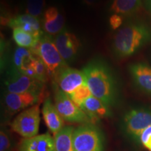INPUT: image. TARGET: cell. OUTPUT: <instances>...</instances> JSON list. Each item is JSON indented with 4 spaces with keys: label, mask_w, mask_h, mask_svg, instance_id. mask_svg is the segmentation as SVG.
I'll use <instances>...</instances> for the list:
<instances>
[{
    "label": "cell",
    "mask_w": 151,
    "mask_h": 151,
    "mask_svg": "<svg viewBox=\"0 0 151 151\" xmlns=\"http://www.w3.org/2000/svg\"><path fill=\"white\" fill-rule=\"evenodd\" d=\"M146 5L148 10L151 14V0H146Z\"/></svg>",
    "instance_id": "obj_29"
},
{
    "label": "cell",
    "mask_w": 151,
    "mask_h": 151,
    "mask_svg": "<svg viewBox=\"0 0 151 151\" xmlns=\"http://www.w3.org/2000/svg\"><path fill=\"white\" fill-rule=\"evenodd\" d=\"M53 80L59 89L67 94H71L79 87L86 83L83 70L80 71L68 66L60 71Z\"/></svg>",
    "instance_id": "obj_10"
},
{
    "label": "cell",
    "mask_w": 151,
    "mask_h": 151,
    "mask_svg": "<svg viewBox=\"0 0 151 151\" xmlns=\"http://www.w3.org/2000/svg\"><path fill=\"white\" fill-rule=\"evenodd\" d=\"M24 74L45 83L48 80V74L44 63L39 57H35L31 65L27 68Z\"/></svg>",
    "instance_id": "obj_21"
},
{
    "label": "cell",
    "mask_w": 151,
    "mask_h": 151,
    "mask_svg": "<svg viewBox=\"0 0 151 151\" xmlns=\"http://www.w3.org/2000/svg\"><path fill=\"white\" fill-rule=\"evenodd\" d=\"M11 146L12 143L9 132L4 128H1L0 132V151H9Z\"/></svg>",
    "instance_id": "obj_25"
},
{
    "label": "cell",
    "mask_w": 151,
    "mask_h": 151,
    "mask_svg": "<svg viewBox=\"0 0 151 151\" xmlns=\"http://www.w3.org/2000/svg\"><path fill=\"white\" fill-rule=\"evenodd\" d=\"M75 151H103V136L94 123H86L76 127L72 134Z\"/></svg>",
    "instance_id": "obj_5"
},
{
    "label": "cell",
    "mask_w": 151,
    "mask_h": 151,
    "mask_svg": "<svg viewBox=\"0 0 151 151\" xmlns=\"http://www.w3.org/2000/svg\"><path fill=\"white\" fill-rule=\"evenodd\" d=\"M151 126V107L138 106L128 110L122 120V128L133 141L140 142L142 132Z\"/></svg>",
    "instance_id": "obj_4"
},
{
    "label": "cell",
    "mask_w": 151,
    "mask_h": 151,
    "mask_svg": "<svg viewBox=\"0 0 151 151\" xmlns=\"http://www.w3.org/2000/svg\"><path fill=\"white\" fill-rule=\"evenodd\" d=\"M86 83L92 96L109 106L116 103L118 87L113 73L102 62L94 60L83 69Z\"/></svg>",
    "instance_id": "obj_2"
},
{
    "label": "cell",
    "mask_w": 151,
    "mask_h": 151,
    "mask_svg": "<svg viewBox=\"0 0 151 151\" xmlns=\"http://www.w3.org/2000/svg\"><path fill=\"white\" fill-rule=\"evenodd\" d=\"M123 22V17L118 14H114L110 17L109 23L113 29H117L120 27Z\"/></svg>",
    "instance_id": "obj_27"
},
{
    "label": "cell",
    "mask_w": 151,
    "mask_h": 151,
    "mask_svg": "<svg viewBox=\"0 0 151 151\" xmlns=\"http://www.w3.org/2000/svg\"><path fill=\"white\" fill-rule=\"evenodd\" d=\"M42 115L45 123L53 136L65 127V120L60 116L50 98H46L43 104Z\"/></svg>",
    "instance_id": "obj_15"
},
{
    "label": "cell",
    "mask_w": 151,
    "mask_h": 151,
    "mask_svg": "<svg viewBox=\"0 0 151 151\" xmlns=\"http://www.w3.org/2000/svg\"><path fill=\"white\" fill-rule=\"evenodd\" d=\"M150 41V26L140 19L130 20L115 35L113 50L118 58H128L137 53Z\"/></svg>",
    "instance_id": "obj_1"
},
{
    "label": "cell",
    "mask_w": 151,
    "mask_h": 151,
    "mask_svg": "<svg viewBox=\"0 0 151 151\" xmlns=\"http://www.w3.org/2000/svg\"><path fill=\"white\" fill-rule=\"evenodd\" d=\"M44 83L17 71H10L5 81L6 92L42 94Z\"/></svg>",
    "instance_id": "obj_8"
},
{
    "label": "cell",
    "mask_w": 151,
    "mask_h": 151,
    "mask_svg": "<svg viewBox=\"0 0 151 151\" xmlns=\"http://www.w3.org/2000/svg\"><path fill=\"white\" fill-rule=\"evenodd\" d=\"M129 71L138 89L151 96V68L143 62H137L130 65Z\"/></svg>",
    "instance_id": "obj_12"
},
{
    "label": "cell",
    "mask_w": 151,
    "mask_h": 151,
    "mask_svg": "<svg viewBox=\"0 0 151 151\" xmlns=\"http://www.w3.org/2000/svg\"><path fill=\"white\" fill-rule=\"evenodd\" d=\"M40 121V109L37 104L19 113L11 122V127L23 139H27L38 135Z\"/></svg>",
    "instance_id": "obj_6"
},
{
    "label": "cell",
    "mask_w": 151,
    "mask_h": 151,
    "mask_svg": "<svg viewBox=\"0 0 151 151\" xmlns=\"http://www.w3.org/2000/svg\"><path fill=\"white\" fill-rule=\"evenodd\" d=\"M41 97V94L10 93L6 92L3 98L4 107L7 113L14 115L38 104Z\"/></svg>",
    "instance_id": "obj_9"
},
{
    "label": "cell",
    "mask_w": 151,
    "mask_h": 151,
    "mask_svg": "<svg viewBox=\"0 0 151 151\" xmlns=\"http://www.w3.org/2000/svg\"><path fill=\"white\" fill-rule=\"evenodd\" d=\"M140 143L148 150L151 151V126L146 128L142 132L140 137Z\"/></svg>",
    "instance_id": "obj_26"
},
{
    "label": "cell",
    "mask_w": 151,
    "mask_h": 151,
    "mask_svg": "<svg viewBox=\"0 0 151 151\" xmlns=\"http://www.w3.org/2000/svg\"><path fill=\"white\" fill-rule=\"evenodd\" d=\"M75 127L65 126L60 131L54 135L55 151H75L72 143V134Z\"/></svg>",
    "instance_id": "obj_20"
},
{
    "label": "cell",
    "mask_w": 151,
    "mask_h": 151,
    "mask_svg": "<svg viewBox=\"0 0 151 151\" xmlns=\"http://www.w3.org/2000/svg\"><path fill=\"white\" fill-rule=\"evenodd\" d=\"M143 0H113L111 11L125 18H132L142 6Z\"/></svg>",
    "instance_id": "obj_18"
},
{
    "label": "cell",
    "mask_w": 151,
    "mask_h": 151,
    "mask_svg": "<svg viewBox=\"0 0 151 151\" xmlns=\"http://www.w3.org/2000/svg\"><path fill=\"white\" fill-rule=\"evenodd\" d=\"M8 25L13 29L20 28L36 37L41 38L43 35V32L41 30L42 23H41L40 19L27 14L18 15L9 19Z\"/></svg>",
    "instance_id": "obj_14"
},
{
    "label": "cell",
    "mask_w": 151,
    "mask_h": 151,
    "mask_svg": "<svg viewBox=\"0 0 151 151\" xmlns=\"http://www.w3.org/2000/svg\"><path fill=\"white\" fill-rule=\"evenodd\" d=\"M46 6V0H27L26 14L39 18L42 15Z\"/></svg>",
    "instance_id": "obj_23"
},
{
    "label": "cell",
    "mask_w": 151,
    "mask_h": 151,
    "mask_svg": "<svg viewBox=\"0 0 151 151\" xmlns=\"http://www.w3.org/2000/svg\"><path fill=\"white\" fill-rule=\"evenodd\" d=\"M13 38L19 47L29 49L35 47L41 39L35 37L31 34L26 32L20 28L13 29Z\"/></svg>",
    "instance_id": "obj_22"
},
{
    "label": "cell",
    "mask_w": 151,
    "mask_h": 151,
    "mask_svg": "<svg viewBox=\"0 0 151 151\" xmlns=\"http://www.w3.org/2000/svg\"><path fill=\"white\" fill-rule=\"evenodd\" d=\"M55 106L57 110L66 122L70 123H93L90 117L83 109L73 102L69 96L58 89L55 94Z\"/></svg>",
    "instance_id": "obj_7"
},
{
    "label": "cell",
    "mask_w": 151,
    "mask_h": 151,
    "mask_svg": "<svg viewBox=\"0 0 151 151\" xmlns=\"http://www.w3.org/2000/svg\"><path fill=\"white\" fill-rule=\"evenodd\" d=\"M30 50L36 56L42 60L49 78L54 79L60 71L68 66L67 62L62 58L57 49L51 35L43 34L37 44Z\"/></svg>",
    "instance_id": "obj_3"
},
{
    "label": "cell",
    "mask_w": 151,
    "mask_h": 151,
    "mask_svg": "<svg viewBox=\"0 0 151 151\" xmlns=\"http://www.w3.org/2000/svg\"><path fill=\"white\" fill-rule=\"evenodd\" d=\"M54 42L62 58L67 62L74 59L80 48V41L78 38L66 30H62L55 35Z\"/></svg>",
    "instance_id": "obj_11"
},
{
    "label": "cell",
    "mask_w": 151,
    "mask_h": 151,
    "mask_svg": "<svg viewBox=\"0 0 151 151\" xmlns=\"http://www.w3.org/2000/svg\"><path fill=\"white\" fill-rule=\"evenodd\" d=\"M19 151H55V139L50 134H38L23 139L18 146Z\"/></svg>",
    "instance_id": "obj_13"
},
{
    "label": "cell",
    "mask_w": 151,
    "mask_h": 151,
    "mask_svg": "<svg viewBox=\"0 0 151 151\" xmlns=\"http://www.w3.org/2000/svg\"><path fill=\"white\" fill-rule=\"evenodd\" d=\"M65 18L56 7L50 6L45 11L42 20L43 31L50 35L61 32L65 26Z\"/></svg>",
    "instance_id": "obj_16"
},
{
    "label": "cell",
    "mask_w": 151,
    "mask_h": 151,
    "mask_svg": "<svg viewBox=\"0 0 151 151\" xmlns=\"http://www.w3.org/2000/svg\"><path fill=\"white\" fill-rule=\"evenodd\" d=\"M71 99L76 104L78 105L81 107L82 104L86 100L89 98L92 94L88 88L87 83H85L79 87L78 89H76L74 92L70 94H68Z\"/></svg>",
    "instance_id": "obj_24"
},
{
    "label": "cell",
    "mask_w": 151,
    "mask_h": 151,
    "mask_svg": "<svg viewBox=\"0 0 151 151\" xmlns=\"http://www.w3.org/2000/svg\"><path fill=\"white\" fill-rule=\"evenodd\" d=\"M35 55L29 48L21 47L17 48L13 55L12 69L11 71L24 73L32 64Z\"/></svg>",
    "instance_id": "obj_19"
},
{
    "label": "cell",
    "mask_w": 151,
    "mask_h": 151,
    "mask_svg": "<svg viewBox=\"0 0 151 151\" xmlns=\"http://www.w3.org/2000/svg\"><path fill=\"white\" fill-rule=\"evenodd\" d=\"M81 108L90 117L93 123L99 119L109 118L111 116L109 106L92 95L82 104Z\"/></svg>",
    "instance_id": "obj_17"
},
{
    "label": "cell",
    "mask_w": 151,
    "mask_h": 151,
    "mask_svg": "<svg viewBox=\"0 0 151 151\" xmlns=\"http://www.w3.org/2000/svg\"><path fill=\"white\" fill-rule=\"evenodd\" d=\"M99 0H82V1L85 4L89 6H93L95 4H97Z\"/></svg>",
    "instance_id": "obj_28"
}]
</instances>
